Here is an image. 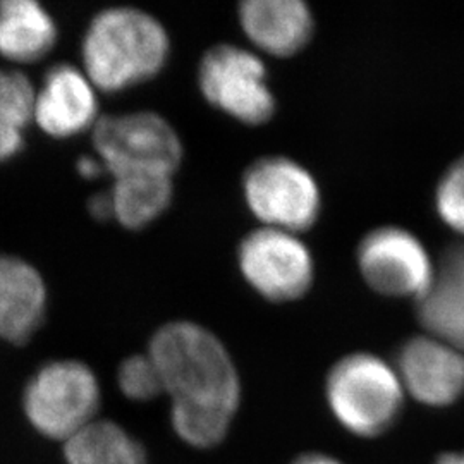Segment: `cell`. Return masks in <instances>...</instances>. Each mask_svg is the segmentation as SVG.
Returning <instances> with one entry per match:
<instances>
[{
	"mask_svg": "<svg viewBox=\"0 0 464 464\" xmlns=\"http://www.w3.org/2000/svg\"><path fill=\"white\" fill-rule=\"evenodd\" d=\"M150 360L172 406L232 420L241 383L231 356L216 335L193 322H170L153 334Z\"/></svg>",
	"mask_w": 464,
	"mask_h": 464,
	"instance_id": "cell-1",
	"label": "cell"
},
{
	"mask_svg": "<svg viewBox=\"0 0 464 464\" xmlns=\"http://www.w3.org/2000/svg\"><path fill=\"white\" fill-rule=\"evenodd\" d=\"M169 34L155 17L134 7L100 11L84 34L83 72L105 93L155 78L169 57Z\"/></svg>",
	"mask_w": 464,
	"mask_h": 464,
	"instance_id": "cell-2",
	"label": "cell"
},
{
	"mask_svg": "<svg viewBox=\"0 0 464 464\" xmlns=\"http://www.w3.org/2000/svg\"><path fill=\"white\" fill-rule=\"evenodd\" d=\"M325 394L337 421L366 439L389 430L402 410L396 370L368 353L351 354L332 366Z\"/></svg>",
	"mask_w": 464,
	"mask_h": 464,
	"instance_id": "cell-3",
	"label": "cell"
},
{
	"mask_svg": "<svg viewBox=\"0 0 464 464\" xmlns=\"http://www.w3.org/2000/svg\"><path fill=\"white\" fill-rule=\"evenodd\" d=\"M97 159L114 178L134 174L174 176L183 145L174 128L155 112L100 117L92 134Z\"/></svg>",
	"mask_w": 464,
	"mask_h": 464,
	"instance_id": "cell-4",
	"label": "cell"
},
{
	"mask_svg": "<svg viewBox=\"0 0 464 464\" xmlns=\"http://www.w3.org/2000/svg\"><path fill=\"white\" fill-rule=\"evenodd\" d=\"M23 404L36 430L49 439L69 440L93 423L99 411V381L82 362H52L28 382Z\"/></svg>",
	"mask_w": 464,
	"mask_h": 464,
	"instance_id": "cell-5",
	"label": "cell"
},
{
	"mask_svg": "<svg viewBox=\"0 0 464 464\" xmlns=\"http://www.w3.org/2000/svg\"><path fill=\"white\" fill-rule=\"evenodd\" d=\"M243 193L249 210L266 227L298 234L310 229L320 212L314 176L285 157H264L246 169Z\"/></svg>",
	"mask_w": 464,
	"mask_h": 464,
	"instance_id": "cell-6",
	"label": "cell"
},
{
	"mask_svg": "<svg viewBox=\"0 0 464 464\" xmlns=\"http://www.w3.org/2000/svg\"><path fill=\"white\" fill-rule=\"evenodd\" d=\"M198 84L208 103L243 124H264L276 112L266 66L248 50L234 45L208 50L199 63Z\"/></svg>",
	"mask_w": 464,
	"mask_h": 464,
	"instance_id": "cell-7",
	"label": "cell"
},
{
	"mask_svg": "<svg viewBox=\"0 0 464 464\" xmlns=\"http://www.w3.org/2000/svg\"><path fill=\"white\" fill-rule=\"evenodd\" d=\"M249 285L274 303L298 299L314 282V258L296 234L262 227L249 232L237 251Z\"/></svg>",
	"mask_w": 464,
	"mask_h": 464,
	"instance_id": "cell-8",
	"label": "cell"
},
{
	"mask_svg": "<svg viewBox=\"0 0 464 464\" xmlns=\"http://www.w3.org/2000/svg\"><path fill=\"white\" fill-rule=\"evenodd\" d=\"M358 266L366 284L391 298H420L435 266L413 232L396 226L368 232L358 246Z\"/></svg>",
	"mask_w": 464,
	"mask_h": 464,
	"instance_id": "cell-9",
	"label": "cell"
},
{
	"mask_svg": "<svg viewBox=\"0 0 464 464\" xmlns=\"http://www.w3.org/2000/svg\"><path fill=\"white\" fill-rule=\"evenodd\" d=\"M396 373L401 385L427 406H449L464 394V353L431 335L404 343Z\"/></svg>",
	"mask_w": 464,
	"mask_h": 464,
	"instance_id": "cell-10",
	"label": "cell"
},
{
	"mask_svg": "<svg viewBox=\"0 0 464 464\" xmlns=\"http://www.w3.org/2000/svg\"><path fill=\"white\" fill-rule=\"evenodd\" d=\"M95 86L78 67H50L42 88L34 92V121L52 138H72L99 122Z\"/></svg>",
	"mask_w": 464,
	"mask_h": 464,
	"instance_id": "cell-11",
	"label": "cell"
},
{
	"mask_svg": "<svg viewBox=\"0 0 464 464\" xmlns=\"http://www.w3.org/2000/svg\"><path fill=\"white\" fill-rule=\"evenodd\" d=\"M47 314V285L30 262L0 255V339L28 343Z\"/></svg>",
	"mask_w": 464,
	"mask_h": 464,
	"instance_id": "cell-12",
	"label": "cell"
},
{
	"mask_svg": "<svg viewBox=\"0 0 464 464\" xmlns=\"http://www.w3.org/2000/svg\"><path fill=\"white\" fill-rule=\"evenodd\" d=\"M416 315L429 335L464 353V241L444 251Z\"/></svg>",
	"mask_w": 464,
	"mask_h": 464,
	"instance_id": "cell-13",
	"label": "cell"
},
{
	"mask_svg": "<svg viewBox=\"0 0 464 464\" xmlns=\"http://www.w3.org/2000/svg\"><path fill=\"white\" fill-rule=\"evenodd\" d=\"M239 23L253 45L276 57L298 53L314 32L312 13L299 0H246Z\"/></svg>",
	"mask_w": 464,
	"mask_h": 464,
	"instance_id": "cell-14",
	"label": "cell"
},
{
	"mask_svg": "<svg viewBox=\"0 0 464 464\" xmlns=\"http://www.w3.org/2000/svg\"><path fill=\"white\" fill-rule=\"evenodd\" d=\"M57 44V24L34 0L0 2V55L17 64L44 59Z\"/></svg>",
	"mask_w": 464,
	"mask_h": 464,
	"instance_id": "cell-15",
	"label": "cell"
},
{
	"mask_svg": "<svg viewBox=\"0 0 464 464\" xmlns=\"http://www.w3.org/2000/svg\"><path fill=\"white\" fill-rule=\"evenodd\" d=\"M109 191L114 220L130 231H140L166 212L174 186L170 176L134 174L114 178Z\"/></svg>",
	"mask_w": 464,
	"mask_h": 464,
	"instance_id": "cell-16",
	"label": "cell"
},
{
	"mask_svg": "<svg viewBox=\"0 0 464 464\" xmlns=\"http://www.w3.org/2000/svg\"><path fill=\"white\" fill-rule=\"evenodd\" d=\"M67 464H147L141 444L112 421H93L66 440Z\"/></svg>",
	"mask_w": 464,
	"mask_h": 464,
	"instance_id": "cell-17",
	"label": "cell"
},
{
	"mask_svg": "<svg viewBox=\"0 0 464 464\" xmlns=\"http://www.w3.org/2000/svg\"><path fill=\"white\" fill-rule=\"evenodd\" d=\"M34 88L17 71L0 69V162L24 147V130L34 121Z\"/></svg>",
	"mask_w": 464,
	"mask_h": 464,
	"instance_id": "cell-18",
	"label": "cell"
},
{
	"mask_svg": "<svg viewBox=\"0 0 464 464\" xmlns=\"http://www.w3.org/2000/svg\"><path fill=\"white\" fill-rule=\"evenodd\" d=\"M121 392L131 401H151L164 392L160 375L149 354H134L124 360L117 372Z\"/></svg>",
	"mask_w": 464,
	"mask_h": 464,
	"instance_id": "cell-19",
	"label": "cell"
},
{
	"mask_svg": "<svg viewBox=\"0 0 464 464\" xmlns=\"http://www.w3.org/2000/svg\"><path fill=\"white\" fill-rule=\"evenodd\" d=\"M435 208L450 229L464 234V157L449 167L439 181Z\"/></svg>",
	"mask_w": 464,
	"mask_h": 464,
	"instance_id": "cell-20",
	"label": "cell"
},
{
	"mask_svg": "<svg viewBox=\"0 0 464 464\" xmlns=\"http://www.w3.org/2000/svg\"><path fill=\"white\" fill-rule=\"evenodd\" d=\"M88 212L99 222L114 220V210H112V198L111 191H99L92 198L88 199Z\"/></svg>",
	"mask_w": 464,
	"mask_h": 464,
	"instance_id": "cell-21",
	"label": "cell"
},
{
	"mask_svg": "<svg viewBox=\"0 0 464 464\" xmlns=\"http://www.w3.org/2000/svg\"><path fill=\"white\" fill-rule=\"evenodd\" d=\"M80 176L84 179H95L105 172V167L100 162L97 157H82L76 164Z\"/></svg>",
	"mask_w": 464,
	"mask_h": 464,
	"instance_id": "cell-22",
	"label": "cell"
},
{
	"mask_svg": "<svg viewBox=\"0 0 464 464\" xmlns=\"http://www.w3.org/2000/svg\"><path fill=\"white\" fill-rule=\"evenodd\" d=\"M293 464H341L337 459L331 456L320 454V452H312V454H303Z\"/></svg>",
	"mask_w": 464,
	"mask_h": 464,
	"instance_id": "cell-23",
	"label": "cell"
},
{
	"mask_svg": "<svg viewBox=\"0 0 464 464\" xmlns=\"http://www.w3.org/2000/svg\"><path fill=\"white\" fill-rule=\"evenodd\" d=\"M435 464H464V452H449L440 456Z\"/></svg>",
	"mask_w": 464,
	"mask_h": 464,
	"instance_id": "cell-24",
	"label": "cell"
}]
</instances>
